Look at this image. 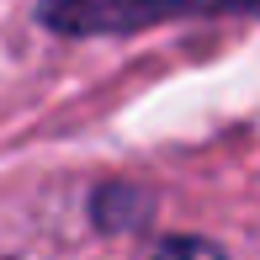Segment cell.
Here are the masks:
<instances>
[{"instance_id": "1", "label": "cell", "mask_w": 260, "mask_h": 260, "mask_svg": "<svg viewBox=\"0 0 260 260\" xmlns=\"http://www.w3.org/2000/svg\"><path fill=\"white\" fill-rule=\"evenodd\" d=\"M212 11L207 0H38V21L64 38H122L154 21Z\"/></svg>"}, {"instance_id": "2", "label": "cell", "mask_w": 260, "mask_h": 260, "mask_svg": "<svg viewBox=\"0 0 260 260\" xmlns=\"http://www.w3.org/2000/svg\"><path fill=\"white\" fill-rule=\"evenodd\" d=\"M144 212H149V191H138V186H127V181H106V186H96V197H90V218H96L101 234L138 229Z\"/></svg>"}, {"instance_id": "3", "label": "cell", "mask_w": 260, "mask_h": 260, "mask_svg": "<svg viewBox=\"0 0 260 260\" xmlns=\"http://www.w3.org/2000/svg\"><path fill=\"white\" fill-rule=\"evenodd\" d=\"M144 260H223V250L212 239H191V234H181V239H159Z\"/></svg>"}, {"instance_id": "4", "label": "cell", "mask_w": 260, "mask_h": 260, "mask_svg": "<svg viewBox=\"0 0 260 260\" xmlns=\"http://www.w3.org/2000/svg\"><path fill=\"white\" fill-rule=\"evenodd\" d=\"M212 11H260V0H207Z\"/></svg>"}]
</instances>
